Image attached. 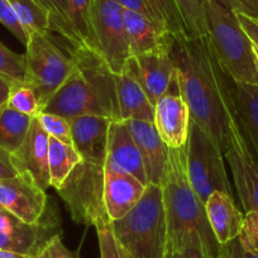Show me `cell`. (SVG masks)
<instances>
[{
  "instance_id": "cell-1",
  "label": "cell",
  "mask_w": 258,
  "mask_h": 258,
  "mask_svg": "<svg viewBox=\"0 0 258 258\" xmlns=\"http://www.w3.org/2000/svg\"><path fill=\"white\" fill-rule=\"evenodd\" d=\"M181 96L190 109L191 121L212 136L223 153L238 121L232 95V79L223 71L209 37L172 36L170 47Z\"/></svg>"
},
{
  "instance_id": "cell-2",
  "label": "cell",
  "mask_w": 258,
  "mask_h": 258,
  "mask_svg": "<svg viewBox=\"0 0 258 258\" xmlns=\"http://www.w3.org/2000/svg\"><path fill=\"white\" fill-rule=\"evenodd\" d=\"M74 61V70L61 88L41 109L71 119L83 115H100L111 121L120 120L116 99L115 75L103 57L89 47L66 44Z\"/></svg>"
},
{
  "instance_id": "cell-3",
  "label": "cell",
  "mask_w": 258,
  "mask_h": 258,
  "mask_svg": "<svg viewBox=\"0 0 258 258\" xmlns=\"http://www.w3.org/2000/svg\"><path fill=\"white\" fill-rule=\"evenodd\" d=\"M161 188L167 224V252L200 239L210 258L219 257L220 244L209 224L205 205L195 194L188 178L186 146L168 151Z\"/></svg>"
},
{
  "instance_id": "cell-4",
  "label": "cell",
  "mask_w": 258,
  "mask_h": 258,
  "mask_svg": "<svg viewBox=\"0 0 258 258\" xmlns=\"http://www.w3.org/2000/svg\"><path fill=\"white\" fill-rule=\"evenodd\" d=\"M110 225L124 258L167 257V224L161 186L148 183L135 209Z\"/></svg>"
},
{
  "instance_id": "cell-5",
  "label": "cell",
  "mask_w": 258,
  "mask_h": 258,
  "mask_svg": "<svg viewBox=\"0 0 258 258\" xmlns=\"http://www.w3.org/2000/svg\"><path fill=\"white\" fill-rule=\"evenodd\" d=\"M208 37L223 71L234 83L258 85L253 44L237 14L220 0H204Z\"/></svg>"
},
{
  "instance_id": "cell-6",
  "label": "cell",
  "mask_w": 258,
  "mask_h": 258,
  "mask_svg": "<svg viewBox=\"0 0 258 258\" xmlns=\"http://www.w3.org/2000/svg\"><path fill=\"white\" fill-rule=\"evenodd\" d=\"M224 160V153L212 136L191 121L186 143L187 175L194 191L204 205L214 191H222L233 198Z\"/></svg>"
},
{
  "instance_id": "cell-7",
  "label": "cell",
  "mask_w": 258,
  "mask_h": 258,
  "mask_svg": "<svg viewBox=\"0 0 258 258\" xmlns=\"http://www.w3.org/2000/svg\"><path fill=\"white\" fill-rule=\"evenodd\" d=\"M27 84L33 88L41 109L74 70L70 54H64L48 34L33 32L26 44Z\"/></svg>"
},
{
  "instance_id": "cell-8",
  "label": "cell",
  "mask_w": 258,
  "mask_h": 258,
  "mask_svg": "<svg viewBox=\"0 0 258 258\" xmlns=\"http://www.w3.org/2000/svg\"><path fill=\"white\" fill-rule=\"evenodd\" d=\"M104 166L83 161L56 190L75 223L95 227L109 220L104 204Z\"/></svg>"
},
{
  "instance_id": "cell-9",
  "label": "cell",
  "mask_w": 258,
  "mask_h": 258,
  "mask_svg": "<svg viewBox=\"0 0 258 258\" xmlns=\"http://www.w3.org/2000/svg\"><path fill=\"white\" fill-rule=\"evenodd\" d=\"M94 49L103 57L114 75H120L131 59L124 8L116 0H95L91 12Z\"/></svg>"
},
{
  "instance_id": "cell-10",
  "label": "cell",
  "mask_w": 258,
  "mask_h": 258,
  "mask_svg": "<svg viewBox=\"0 0 258 258\" xmlns=\"http://www.w3.org/2000/svg\"><path fill=\"white\" fill-rule=\"evenodd\" d=\"M224 157L230 167L235 191L244 213L258 212V163L239 123L233 129Z\"/></svg>"
},
{
  "instance_id": "cell-11",
  "label": "cell",
  "mask_w": 258,
  "mask_h": 258,
  "mask_svg": "<svg viewBox=\"0 0 258 258\" xmlns=\"http://www.w3.org/2000/svg\"><path fill=\"white\" fill-rule=\"evenodd\" d=\"M170 47L171 43L152 52L131 57L128 62L126 70L140 81L153 105L176 83V71L170 56Z\"/></svg>"
},
{
  "instance_id": "cell-12",
  "label": "cell",
  "mask_w": 258,
  "mask_h": 258,
  "mask_svg": "<svg viewBox=\"0 0 258 258\" xmlns=\"http://www.w3.org/2000/svg\"><path fill=\"white\" fill-rule=\"evenodd\" d=\"M48 141L41 123L33 118L21 147L12 153V161L21 176L31 180L43 191L51 186L48 170Z\"/></svg>"
},
{
  "instance_id": "cell-13",
  "label": "cell",
  "mask_w": 258,
  "mask_h": 258,
  "mask_svg": "<svg viewBox=\"0 0 258 258\" xmlns=\"http://www.w3.org/2000/svg\"><path fill=\"white\" fill-rule=\"evenodd\" d=\"M0 207L27 224L41 223L47 207V195L24 176L0 181Z\"/></svg>"
},
{
  "instance_id": "cell-14",
  "label": "cell",
  "mask_w": 258,
  "mask_h": 258,
  "mask_svg": "<svg viewBox=\"0 0 258 258\" xmlns=\"http://www.w3.org/2000/svg\"><path fill=\"white\" fill-rule=\"evenodd\" d=\"M191 115L187 104L181 96L177 83L155 104V124L161 140L168 148L186 146Z\"/></svg>"
},
{
  "instance_id": "cell-15",
  "label": "cell",
  "mask_w": 258,
  "mask_h": 258,
  "mask_svg": "<svg viewBox=\"0 0 258 258\" xmlns=\"http://www.w3.org/2000/svg\"><path fill=\"white\" fill-rule=\"evenodd\" d=\"M104 168L114 172L128 173L143 185H148L142 156L124 120L111 121L109 126L108 150Z\"/></svg>"
},
{
  "instance_id": "cell-16",
  "label": "cell",
  "mask_w": 258,
  "mask_h": 258,
  "mask_svg": "<svg viewBox=\"0 0 258 258\" xmlns=\"http://www.w3.org/2000/svg\"><path fill=\"white\" fill-rule=\"evenodd\" d=\"M111 120L100 115H83L70 120L73 146L83 161L105 165Z\"/></svg>"
},
{
  "instance_id": "cell-17",
  "label": "cell",
  "mask_w": 258,
  "mask_h": 258,
  "mask_svg": "<svg viewBox=\"0 0 258 258\" xmlns=\"http://www.w3.org/2000/svg\"><path fill=\"white\" fill-rule=\"evenodd\" d=\"M125 123L142 156L148 183L161 186L170 148L161 140L153 121L126 120Z\"/></svg>"
},
{
  "instance_id": "cell-18",
  "label": "cell",
  "mask_w": 258,
  "mask_h": 258,
  "mask_svg": "<svg viewBox=\"0 0 258 258\" xmlns=\"http://www.w3.org/2000/svg\"><path fill=\"white\" fill-rule=\"evenodd\" d=\"M146 187L132 175L105 170L104 204L109 222H116L135 209L145 195Z\"/></svg>"
},
{
  "instance_id": "cell-19",
  "label": "cell",
  "mask_w": 258,
  "mask_h": 258,
  "mask_svg": "<svg viewBox=\"0 0 258 258\" xmlns=\"http://www.w3.org/2000/svg\"><path fill=\"white\" fill-rule=\"evenodd\" d=\"M205 213L220 245L239 237L244 214L237 208L234 198L222 191H214L205 202Z\"/></svg>"
},
{
  "instance_id": "cell-20",
  "label": "cell",
  "mask_w": 258,
  "mask_h": 258,
  "mask_svg": "<svg viewBox=\"0 0 258 258\" xmlns=\"http://www.w3.org/2000/svg\"><path fill=\"white\" fill-rule=\"evenodd\" d=\"M115 86L120 120L153 121L155 105L131 71L115 75Z\"/></svg>"
},
{
  "instance_id": "cell-21",
  "label": "cell",
  "mask_w": 258,
  "mask_h": 258,
  "mask_svg": "<svg viewBox=\"0 0 258 258\" xmlns=\"http://www.w3.org/2000/svg\"><path fill=\"white\" fill-rule=\"evenodd\" d=\"M230 88L238 121L258 163V85L232 80Z\"/></svg>"
},
{
  "instance_id": "cell-22",
  "label": "cell",
  "mask_w": 258,
  "mask_h": 258,
  "mask_svg": "<svg viewBox=\"0 0 258 258\" xmlns=\"http://www.w3.org/2000/svg\"><path fill=\"white\" fill-rule=\"evenodd\" d=\"M124 23L132 57L162 48L171 43L172 34L161 32L150 19L136 12L124 9Z\"/></svg>"
},
{
  "instance_id": "cell-23",
  "label": "cell",
  "mask_w": 258,
  "mask_h": 258,
  "mask_svg": "<svg viewBox=\"0 0 258 258\" xmlns=\"http://www.w3.org/2000/svg\"><path fill=\"white\" fill-rule=\"evenodd\" d=\"M124 9L150 19L166 34H186L182 19L173 0H116Z\"/></svg>"
},
{
  "instance_id": "cell-24",
  "label": "cell",
  "mask_w": 258,
  "mask_h": 258,
  "mask_svg": "<svg viewBox=\"0 0 258 258\" xmlns=\"http://www.w3.org/2000/svg\"><path fill=\"white\" fill-rule=\"evenodd\" d=\"M51 225L41 220L38 224L21 223L11 232H0V249L34 255L46 247L54 234H49Z\"/></svg>"
},
{
  "instance_id": "cell-25",
  "label": "cell",
  "mask_w": 258,
  "mask_h": 258,
  "mask_svg": "<svg viewBox=\"0 0 258 258\" xmlns=\"http://www.w3.org/2000/svg\"><path fill=\"white\" fill-rule=\"evenodd\" d=\"M83 162L80 153L73 145H68L53 137L48 141V170L49 183L52 187H61L74 168Z\"/></svg>"
},
{
  "instance_id": "cell-26",
  "label": "cell",
  "mask_w": 258,
  "mask_h": 258,
  "mask_svg": "<svg viewBox=\"0 0 258 258\" xmlns=\"http://www.w3.org/2000/svg\"><path fill=\"white\" fill-rule=\"evenodd\" d=\"M33 118L18 113L7 104L0 108V148L14 153L26 138Z\"/></svg>"
},
{
  "instance_id": "cell-27",
  "label": "cell",
  "mask_w": 258,
  "mask_h": 258,
  "mask_svg": "<svg viewBox=\"0 0 258 258\" xmlns=\"http://www.w3.org/2000/svg\"><path fill=\"white\" fill-rule=\"evenodd\" d=\"M48 13L49 31L56 32L68 46L83 47L70 21V0H36Z\"/></svg>"
},
{
  "instance_id": "cell-28",
  "label": "cell",
  "mask_w": 258,
  "mask_h": 258,
  "mask_svg": "<svg viewBox=\"0 0 258 258\" xmlns=\"http://www.w3.org/2000/svg\"><path fill=\"white\" fill-rule=\"evenodd\" d=\"M188 38L208 37L204 0H173Z\"/></svg>"
},
{
  "instance_id": "cell-29",
  "label": "cell",
  "mask_w": 258,
  "mask_h": 258,
  "mask_svg": "<svg viewBox=\"0 0 258 258\" xmlns=\"http://www.w3.org/2000/svg\"><path fill=\"white\" fill-rule=\"evenodd\" d=\"M8 2L27 33L31 34L33 32H38V33L48 34L51 32L48 13L36 0H8Z\"/></svg>"
},
{
  "instance_id": "cell-30",
  "label": "cell",
  "mask_w": 258,
  "mask_h": 258,
  "mask_svg": "<svg viewBox=\"0 0 258 258\" xmlns=\"http://www.w3.org/2000/svg\"><path fill=\"white\" fill-rule=\"evenodd\" d=\"M95 0H70V21L83 47L93 48L91 12Z\"/></svg>"
},
{
  "instance_id": "cell-31",
  "label": "cell",
  "mask_w": 258,
  "mask_h": 258,
  "mask_svg": "<svg viewBox=\"0 0 258 258\" xmlns=\"http://www.w3.org/2000/svg\"><path fill=\"white\" fill-rule=\"evenodd\" d=\"M8 106L31 118H37L41 113V105H39L36 91L27 83L13 84L11 95H9Z\"/></svg>"
},
{
  "instance_id": "cell-32",
  "label": "cell",
  "mask_w": 258,
  "mask_h": 258,
  "mask_svg": "<svg viewBox=\"0 0 258 258\" xmlns=\"http://www.w3.org/2000/svg\"><path fill=\"white\" fill-rule=\"evenodd\" d=\"M0 78L12 84L27 83V64L24 54H18L0 42Z\"/></svg>"
},
{
  "instance_id": "cell-33",
  "label": "cell",
  "mask_w": 258,
  "mask_h": 258,
  "mask_svg": "<svg viewBox=\"0 0 258 258\" xmlns=\"http://www.w3.org/2000/svg\"><path fill=\"white\" fill-rule=\"evenodd\" d=\"M37 119L41 123L44 132L56 140L68 145H73V135H71L70 120L63 116L52 113H39Z\"/></svg>"
},
{
  "instance_id": "cell-34",
  "label": "cell",
  "mask_w": 258,
  "mask_h": 258,
  "mask_svg": "<svg viewBox=\"0 0 258 258\" xmlns=\"http://www.w3.org/2000/svg\"><path fill=\"white\" fill-rule=\"evenodd\" d=\"M100 248V258H124L120 247L114 235L110 222H101L95 225Z\"/></svg>"
},
{
  "instance_id": "cell-35",
  "label": "cell",
  "mask_w": 258,
  "mask_h": 258,
  "mask_svg": "<svg viewBox=\"0 0 258 258\" xmlns=\"http://www.w3.org/2000/svg\"><path fill=\"white\" fill-rule=\"evenodd\" d=\"M0 23L3 24L21 43L26 46L27 42H28L29 34L23 28L8 0H0Z\"/></svg>"
},
{
  "instance_id": "cell-36",
  "label": "cell",
  "mask_w": 258,
  "mask_h": 258,
  "mask_svg": "<svg viewBox=\"0 0 258 258\" xmlns=\"http://www.w3.org/2000/svg\"><path fill=\"white\" fill-rule=\"evenodd\" d=\"M238 239L243 249L258 254V212L244 213V223Z\"/></svg>"
},
{
  "instance_id": "cell-37",
  "label": "cell",
  "mask_w": 258,
  "mask_h": 258,
  "mask_svg": "<svg viewBox=\"0 0 258 258\" xmlns=\"http://www.w3.org/2000/svg\"><path fill=\"white\" fill-rule=\"evenodd\" d=\"M166 258H210L200 239H195L178 249L167 252Z\"/></svg>"
},
{
  "instance_id": "cell-38",
  "label": "cell",
  "mask_w": 258,
  "mask_h": 258,
  "mask_svg": "<svg viewBox=\"0 0 258 258\" xmlns=\"http://www.w3.org/2000/svg\"><path fill=\"white\" fill-rule=\"evenodd\" d=\"M235 13L244 14L258 21V0H220Z\"/></svg>"
},
{
  "instance_id": "cell-39",
  "label": "cell",
  "mask_w": 258,
  "mask_h": 258,
  "mask_svg": "<svg viewBox=\"0 0 258 258\" xmlns=\"http://www.w3.org/2000/svg\"><path fill=\"white\" fill-rule=\"evenodd\" d=\"M47 258H78L62 242L58 234H54L43 248Z\"/></svg>"
},
{
  "instance_id": "cell-40",
  "label": "cell",
  "mask_w": 258,
  "mask_h": 258,
  "mask_svg": "<svg viewBox=\"0 0 258 258\" xmlns=\"http://www.w3.org/2000/svg\"><path fill=\"white\" fill-rule=\"evenodd\" d=\"M18 175V171L12 161V153L0 148V181L9 180Z\"/></svg>"
},
{
  "instance_id": "cell-41",
  "label": "cell",
  "mask_w": 258,
  "mask_h": 258,
  "mask_svg": "<svg viewBox=\"0 0 258 258\" xmlns=\"http://www.w3.org/2000/svg\"><path fill=\"white\" fill-rule=\"evenodd\" d=\"M237 14V18L238 21H239L242 28L244 29V32L247 33L248 38L250 39V42H252L254 46L258 47V21L249 18V17L244 16V14Z\"/></svg>"
},
{
  "instance_id": "cell-42",
  "label": "cell",
  "mask_w": 258,
  "mask_h": 258,
  "mask_svg": "<svg viewBox=\"0 0 258 258\" xmlns=\"http://www.w3.org/2000/svg\"><path fill=\"white\" fill-rule=\"evenodd\" d=\"M218 258H243V248L239 239L230 240L227 244H222L219 248Z\"/></svg>"
},
{
  "instance_id": "cell-43",
  "label": "cell",
  "mask_w": 258,
  "mask_h": 258,
  "mask_svg": "<svg viewBox=\"0 0 258 258\" xmlns=\"http://www.w3.org/2000/svg\"><path fill=\"white\" fill-rule=\"evenodd\" d=\"M21 223L23 222L14 217L12 213L0 209V232H11V230L16 229Z\"/></svg>"
},
{
  "instance_id": "cell-44",
  "label": "cell",
  "mask_w": 258,
  "mask_h": 258,
  "mask_svg": "<svg viewBox=\"0 0 258 258\" xmlns=\"http://www.w3.org/2000/svg\"><path fill=\"white\" fill-rule=\"evenodd\" d=\"M13 84L8 81L7 79L0 78V108H3L8 104L9 95H11V90Z\"/></svg>"
},
{
  "instance_id": "cell-45",
  "label": "cell",
  "mask_w": 258,
  "mask_h": 258,
  "mask_svg": "<svg viewBox=\"0 0 258 258\" xmlns=\"http://www.w3.org/2000/svg\"><path fill=\"white\" fill-rule=\"evenodd\" d=\"M0 258H31V255L22 254V253L12 252V250L0 249Z\"/></svg>"
},
{
  "instance_id": "cell-46",
  "label": "cell",
  "mask_w": 258,
  "mask_h": 258,
  "mask_svg": "<svg viewBox=\"0 0 258 258\" xmlns=\"http://www.w3.org/2000/svg\"><path fill=\"white\" fill-rule=\"evenodd\" d=\"M243 258H258V254L252 252H247V250L243 249Z\"/></svg>"
},
{
  "instance_id": "cell-47",
  "label": "cell",
  "mask_w": 258,
  "mask_h": 258,
  "mask_svg": "<svg viewBox=\"0 0 258 258\" xmlns=\"http://www.w3.org/2000/svg\"><path fill=\"white\" fill-rule=\"evenodd\" d=\"M31 258H47V255H46V253H44V250L42 249L41 252H38L37 254L31 255Z\"/></svg>"
},
{
  "instance_id": "cell-48",
  "label": "cell",
  "mask_w": 258,
  "mask_h": 258,
  "mask_svg": "<svg viewBox=\"0 0 258 258\" xmlns=\"http://www.w3.org/2000/svg\"><path fill=\"white\" fill-rule=\"evenodd\" d=\"M253 44V43H252ZM253 53H254V58H255V63H257V68H258V47L253 44Z\"/></svg>"
},
{
  "instance_id": "cell-49",
  "label": "cell",
  "mask_w": 258,
  "mask_h": 258,
  "mask_svg": "<svg viewBox=\"0 0 258 258\" xmlns=\"http://www.w3.org/2000/svg\"><path fill=\"white\" fill-rule=\"evenodd\" d=\"M0 209H3V208H2V207H0Z\"/></svg>"
}]
</instances>
